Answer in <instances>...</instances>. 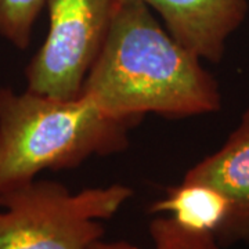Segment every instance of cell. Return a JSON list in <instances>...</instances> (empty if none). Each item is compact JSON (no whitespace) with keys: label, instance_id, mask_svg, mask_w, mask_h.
Segmentation results:
<instances>
[{"label":"cell","instance_id":"cell-1","mask_svg":"<svg viewBox=\"0 0 249 249\" xmlns=\"http://www.w3.org/2000/svg\"><path fill=\"white\" fill-rule=\"evenodd\" d=\"M85 94L107 115L140 122L219 111L217 82L142 1H115L104 43L85 79Z\"/></svg>","mask_w":249,"mask_h":249},{"label":"cell","instance_id":"cell-2","mask_svg":"<svg viewBox=\"0 0 249 249\" xmlns=\"http://www.w3.org/2000/svg\"><path fill=\"white\" fill-rule=\"evenodd\" d=\"M134 124L107 115L85 94L57 98L0 88V196L45 170L121 152Z\"/></svg>","mask_w":249,"mask_h":249},{"label":"cell","instance_id":"cell-3","mask_svg":"<svg viewBox=\"0 0 249 249\" xmlns=\"http://www.w3.org/2000/svg\"><path fill=\"white\" fill-rule=\"evenodd\" d=\"M133 196L124 184L72 193L57 181L34 180L0 196V249H89L108 220Z\"/></svg>","mask_w":249,"mask_h":249},{"label":"cell","instance_id":"cell-4","mask_svg":"<svg viewBox=\"0 0 249 249\" xmlns=\"http://www.w3.org/2000/svg\"><path fill=\"white\" fill-rule=\"evenodd\" d=\"M114 0H47L49 31L28 64L27 90L75 98L111 24Z\"/></svg>","mask_w":249,"mask_h":249},{"label":"cell","instance_id":"cell-5","mask_svg":"<svg viewBox=\"0 0 249 249\" xmlns=\"http://www.w3.org/2000/svg\"><path fill=\"white\" fill-rule=\"evenodd\" d=\"M183 180L213 187L227 199V219L214 235L223 248L249 241V108L222 148L198 162Z\"/></svg>","mask_w":249,"mask_h":249},{"label":"cell","instance_id":"cell-6","mask_svg":"<svg viewBox=\"0 0 249 249\" xmlns=\"http://www.w3.org/2000/svg\"><path fill=\"white\" fill-rule=\"evenodd\" d=\"M130 1V0H114ZM154 9L166 31L201 60L219 62L229 36L247 17V0H133Z\"/></svg>","mask_w":249,"mask_h":249},{"label":"cell","instance_id":"cell-7","mask_svg":"<svg viewBox=\"0 0 249 249\" xmlns=\"http://www.w3.org/2000/svg\"><path fill=\"white\" fill-rule=\"evenodd\" d=\"M150 212L169 213L188 230L216 235L227 219L229 202L213 187L183 180L169 188L163 199L154 202Z\"/></svg>","mask_w":249,"mask_h":249},{"label":"cell","instance_id":"cell-8","mask_svg":"<svg viewBox=\"0 0 249 249\" xmlns=\"http://www.w3.org/2000/svg\"><path fill=\"white\" fill-rule=\"evenodd\" d=\"M151 249H226L212 232L188 230L172 216H157L150 223ZM89 249H140L126 241L98 240Z\"/></svg>","mask_w":249,"mask_h":249},{"label":"cell","instance_id":"cell-9","mask_svg":"<svg viewBox=\"0 0 249 249\" xmlns=\"http://www.w3.org/2000/svg\"><path fill=\"white\" fill-rule=\"evenodd\" d=\"M47 0H0V36L14 47L25 50L36 18Z\"/></svg>","mask_w":249,"mask_h":249}]
</instances>
